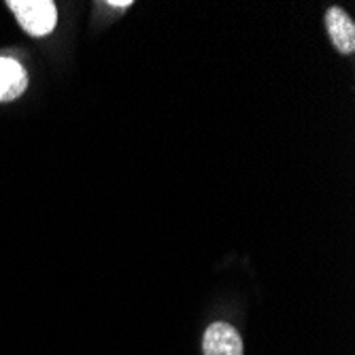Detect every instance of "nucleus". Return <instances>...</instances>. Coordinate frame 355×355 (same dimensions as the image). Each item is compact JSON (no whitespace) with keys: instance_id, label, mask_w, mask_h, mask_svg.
I'll use <instances>...</instances> for the list:
<instances>
[{"instance_id":"obj_3","label":"nucleus","mask_w":355,"mask_h":355,"mask_svg":"<svg viewBox=\"0 0 355 355\" xmlns=\"http://www.w3.org/2000/svg\"><path fill=\"white\" fill-rule=\"evenodd\" d=\"M326 28L330 32V39H332L334 47L340 53L351 55L355 51V24L345 9L330 7L326 13Z\"/></svg>"},{"instance_id":"obj_2","label":"nucleus","mask_w":355,"mask_h":355,"mask_svg":"<svg viewBox=\"0 0 355 355\" xmlns=\"http://www.w3.org/2000/svg\"><path fill=\"white\" fill-rule=\"evenodd\" d=\"M205 355H243V340L241 334L230 326L217 321L211 324L202 338Z\"/></svg>"},{"instance_id":"obj_4","label":"nucleus","mask_w":355,"mask_h":355,"mask_svg":"<svg viewBox=\"0 0 355 355\" xmlns=\"http://www.w3.org/2000/svg\"><path fill=\"white\" fill-rule=\"evenodd\" d=\"M28 87L26 69L13 58H0V103L15 101Z\"/></svg>"},{"instance_id":"obj_1","label":"nucleus","mask_w":355,"mask_h":355,"mask_svg":"<svg viewBox=\"0 0 355 355\" xmlns=\"http://www.w3.org/2000/svg\"><path fill=\"white\" fill-rule=\"evenodd\" d=\"M7 7L30 37H47L58 24V9L51 0H9Z\"/></svg>"},{"instance_id":"obj_5","label":"nucleus","mask_w":355,"mask_h":355,"mask_svg":"<svg viewBox=\"0 0 355 355\" xmlns=\"http://www.w3.org/2000/svg\"><path fill=\"white\" fill-rule=\"evenodd\" d=\"M107 5L113 7V9H128V7H132V0H123V3H121V0H109Z\"/></svg>"}]
</instances>
